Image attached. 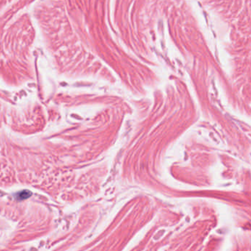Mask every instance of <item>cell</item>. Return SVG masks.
Masks as SVG:
<instances>
[{
    "label": "cell",
    "mask_w": 251,
    "mask_h": 251,
    "mask_svg": "<svg viewBox=\"0 0 251 251\" xmlns=\"http://www.w3.org/2000/svg\"><path fill=\"white\" fill-rule=\"evenodd\" d=\"M32 193L30 191H22V192L18 193L17 199L18 200H25V199L30 197Z\"/></svg>",
    "instance_id": "1"
}]
</instances>
